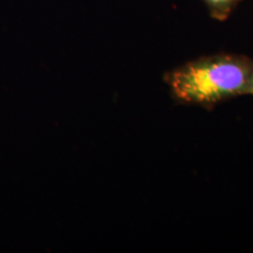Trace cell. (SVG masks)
<instances>
[{"label": "cell", "mask_w": 253, "mask_h": 253, "mask_svg": "<svg viewBox=\"0 0 253 253\" xmlns=\"http://www.w3.org/2000/svg\"><path fill=\"white\" fill-rule=\"evenodd\" d=\"M253 62L239 55L217 54L186 62L166 77L173 99L182 103L211 107L249 94Z\"/></svg>", "instance_id": "6da1fadb"}, {"label": "cell", "mask_w": 253, "mask_h": 253, "mask_svg": "<svg viewBox=\"0 0 253 253\" xmlns=\"http://www.w3.org/2000/svg\"><path fill=\"white\" fill-rule=\"evenodd\" d=\"M211 18L218 21H225L235 11L240 0H203Z\"/></svg>", "instance_id": "7a4b0ae2"}, {"label": "cell", "mask_w": 253, "mask_h": 253, "mask_svg": "<svg viewBox=\"0 0 253 253\" xmlns=\"http://www.w3.org/2000/svg\"><path fill=\"white\" fill-rule=\"evenodd\" d=\"M249 94H252L253 95V74H252V79H251V84H250Z\"/></svg>", "instance_id": "3957f363"}]
</instances>
